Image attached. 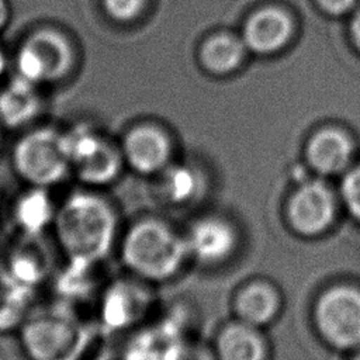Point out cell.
<instances>
[{"label": "cell", "instance_id": "1", "mask_svg": "<svg viewBox=\"0 0 360 360\" xmlns=\"http://www.w3.org/2000/svg\"><path fill=\"white\" fill-rule=\"evenodd\" d=\"M53 242L68 264L96 266L117 248L120 218L114 202L100 190L80 187L55 208Z\"/></svg>", "mask_w": 360, "mask_h": 360}, {"label": "cell", "instance_id": "2", "mask_svg": "<svg viewBox=\"0 0 360 360\" xmlns=\"http://www.w3.org/2000/svg\"><path fill=\"white\" fill-rule=\"evenodd\" d=\"M117 250L124 269L136 280L165 281L188 255L186 239L156 218H142L120 233Z\"/></svg>", "mask_w": 360, "mask_h": 360}, {"label": "cell", "instance_id": "3", "mask_svg": "<svg viewBox=\"0 0 360 360\" xmlns=\"http://www.w3.org/2000/svg\"><path fill=\"white\" fill-rule=\"evenodd\" d=\"M14 176L27 187L49 191L70 174V158L66 134L49 125L25 129L10 152Z\"/></svg>", "mask_w": 360, "mask_h": 360}, {"label": "cell", "instance_id": "4", "mask_svg": "<svg viewBox=\"0 0 360 360\" xmlns=\"http://www.w3.org/2000/svg\"><path fill=\"white\" fill-rule=\"evenodd\" d=\"M17 336L27 360H79L90 340L87 326L59 308L31 312Z\"/></svg>", "mask_w": 360, "mask_h": 360}, {"label": "cell", "instance_id": "5", "mask_svg": "<svg viewBox=\"0 0 360 360\" xmlns=\"http://www.w3.org/2000/svg\"><path fill=\"white\" fill-rule=\"evenodd\" d=\"M65 134L70 174L80 187L104 191L121 179L127 167L118 141L86 124L65 129Z\"/></svg>", "mask_w": 360, "mask_h": 360}, {"label": "cell", "instance_id": "6", "mask_svg": "<svg viewBox=\"0 0 360 360\" xmlns=\"http://www.w3.org/2000/svg\"><path fill=\"white\" fill-rule=\"evenodd\" d=\"M76 53L69 38L55 28L44 27L30 32L15 56V75L37 84H52L69 76Z\"/></svg>", "mask_w": 360, "mask_h": 360}, {"label": "cell", "instance_id": "7", "mask_svg": "<svg viewBox=\"0 0 360 360\" xmlns=\"http://www.w3.org/2000/svg\"><path fill=\"white\" fill-rule=\"evenodd\" d=\"M315 323L329 345L360 346V291L349 285L326 290L315 304Z\"/></svg>", "mask_w": 360, "mask_h": 360}, {"label": "cell", "instance_id": "8", "mask_svg": "<svg viewBox=\"0 0 360 360\" xmlns=\"http://www.w3.org/2000/svg\"><path fill=\"white\" fill-rule=\"evenodd\" d=\"M52 266L53 257L44 233H18L3 257L0 280L34 291L48 278Z\"/></svg>", "mask_w": 360, "mask_h": 360}, {"label": "cell", "instance_id": "9", "mask_svg": "<svg viewBox=\"0 0 360 360\" xmlns=\"http://www.w3.org/2000/svg\"><path fill=\"white\" fill-rule=\"evenodd\" d=\"M125 167L139 176H156L170 166L172 141L158 125L141 122L118 141Z\"/></svg>", "mask_w": 360, "mask_h": 360}, {"label": "cell", "instance_id": "10", "mask_svg": "<svg viewBox=\"0 0 360 360\" xmlns=\"http://www.w3.org/2000/svg\"><path fill=\"white\" fill-rule=\"evenodd\" d=\"M335 198L322 181H308L298 187L287 205L292 229L302 236H316L326 231L335 218Z\"/></svg>", "mask_w": 360, "mask_h": 360}, {"label": "cell", "instance_id": "11", "mask_svg": "<svg viewBox=\"0 0 360 360\" xmlns=\"http://www.w3.org/2000/svg\"><path fill=\"white\" fill-rule=\"evenodd\" d=\"M42 111L39 86L14 76L0 89V125L7 129H28Z\"/></svg>", "mask_w": 360, "mask_h": 360}, {"label": "cell", "instance_id": "12", "mask_svg": "<svg viewBox=\"0 0 360 360\" xmlns=\"http://www.w3.org/2000/svg\"><path fill=\"white\" fill-rule=\"evenodd\" d=\"M291 32L290 17L277 7H266L255 11L246 20L242 41L253 52L271 53L287 44Z\"/></svg>", "mask_w": 360, "mask_h": 360}, {"label": "cell", "instance_id": "13", "mask_svg": "<svg viewBox=\"0 0 360 360\" xmlns=\"http://www.w3.org/2000/svg\"><path fill=\"white\" fill-rule=\"evenodd\" d=\"M184 239L188 255H194L195 259L204 263H217L226 259L236 243L232 226L215 218L195 222Z\"/></svg>", "mask_w": 360, "mask_h": 360}, {"label": "cell", "instance_id": "14", "mask_svg": "<svg viewBox=\"0 0 360 360\" xmlns=\"http://www.w3.org/2000/svg\"><path fill=\"white\" fill-rule=\"evenodd\" d=\"M353 143L339 129H321L311 136L307 145V160L321 174H339L350 165Z\"/></svg>", "mask_w": 360, "mask_h": 360}, {"label": "cell", "instance_id": "15", "mask_svg": "<svg viewBox=\"0 0 360 360\" xmlns=\"http://www.w3.org/2000/svg\"><path fill=\"white\" fill-rule=\"evenodd\" d=\"M146 300L135 284L127 280L114 281L104 290L101 300V323L110 329H125L142 315Z\"/></svg>", "mask_w": 360, "mask_h": 360}, {"label": "cell", "instance_id": "16", "mask_svg": "<svg viewBox=\"0 0 360 360\" xmlns=\"http://www.w3.org/2000/svg\"><path fill=\"white\" fill-rule=\"evenodd\" d=\"M218 360H264V345L255 326L228 325L217 340Z\"/></svg>", "mask_w": 360, "mask_h": 360}, {"label": "cell", "instance_id": "17", "mask_svg": "<svg viewBox=\"0 0 360 360\" xmlns=\"http://www.w3.org/2000/svg\"><path fill=\"white\" fill-rule=\"evenodd\" d=\"M278 305L280 302L276 291L260 283L243 288L235 301L239 321L255 328L270 322L277 314Z\"/></svg>", "mask_w": 360, "mask_h": 360}, {"label": "cell", "instance_id": "18", "mask_svg": "<svg viewBox=\"0 0 360 360\" xmlns=\"http://www.w3.org/2000/svg\"><path fill=\"white\" fill-rule=\"evenodd\" d=\"M246 45L232 35H215L201 48L202 65L214 73H228L239 66L243 59Z\"/></svg>", "mask_w": 360, "mask_h": 360}, {"label": "cell", "instance_id": "19", "mask_svg": "<svg viewBox=\"0 0 360 360\" xmlns=\"http://www.w3.org/2000/svg\"><path fill=\"white\" fill-rule=\"evenodd\" d=\"M31 292L0 280V335L18 332L31 314Z\"/></svg>", "mask_w": 360, "mask_h": 360}, {"label": "cell", "instance_id": "20", "mask_svg": "<svg viewBox=\"0 0 360 360\" xmlns=\"http://www.w3.org/2000/svg\"><path fill=\"white\" fill-rule=\"evenodd\" d=\"M165 173V190L169 198L174 202H184L190 200L198 190V179L187 166H169Z\"/></svg>", "mask_w": 360, "mask_h": 360}, {"label": "cell", "instance_id": "21", "mask_svg": "<svg viewBox=\"0 0 360 360\" xmlns=\"http://www.w3.org/2000/svg\"><path fill=\"white\" fill-rule=\"evenodd\" d=\"M148 0H101L107 17L117 22H131L145 10Z\"/></svg>", "mask_w": 360, "mask_h": 360}, {"label": "cell", "instance_id": "22", "mask_svg": "<svg viewBox=\"0 0 360 360\" xmlns=\"http://www.w3.org/2000/svg\"><path fill=\"white\" fill-rule=\"evenodd\" d=\"M342 198L349 212L360 221V166L346 173L342 181Z\"/></svg>", "mask_w": 360, "mask_h": 360}, {"label": "cell", "instance_id": "23", "mask_svg": "<svg viewBox=\"0 0 360 360\" xmlns=\"http://www.w3.org/2000/svg\"><path fill=\"white\" fill-rule=\"evenodd\" d=\"M318 4L330 14H343L349 11L356 0H316Z\"/></svg>", "mask_w": 360, "mask_h": 360}, {"label": "cell", "instance_id": "24", "mask_svg": "<svg viewBox=\"0 0 360 360\" xmlns=\"http://www.w3.org/2000/svg\"><path fill=\"white\" fill-rule=\"evenodd\" d=\"M172 360H212V357L201 347H183L176 350Z\"/></svg>", "mask_w": 360, "mask_h": 360}, {"label": "cell", "instance_id": "25", "mask_svg": "<svg viewBox=\"0 0 360 360\" xmlns=\"http://www.w3.org/2000/svg\"><path fill=\"white\" fill-rule=\"evenodd\" d=\"M350 32H352V38L354 41V45L360 49V8L356 11V14L352 20Z\"/></svg>", "mask_w": 360, "mask_h": 360}, {"label": "cell", "instance_id": "26", "mask_svg": "<svg viewBox=\"0 0 360 360\" xmlns=\"http://www.w3.org/2000/svg\"><path fill=\"white\" fill-rule=\"evenodd\" d=\"M10 15H11V8L7 0H0V31H3L6 28V25L10 21Z\"/></svg>", "mask_w": 360, "mask_h": 360}, {"label": "cell", "instance_id": "27", "mask_svg": "<svg viewBox=\"0 0 360 360\" xmlns=\"http://www.w3.org/2000/svg\"><path fill=\"white\" fill-rule=\"evenodd\" d=\"M96 360H128L122 356H118L115 353H111V352H107V353H103L100 357H97Z\"/></svg>", "mask_w": 360, "mask_h": 360}, {"label": "cell", "instance_id": "28", "mask_svg": "<svg viewBox=\"0 0 360 360\" xmlns=\"http://www.w3.org/2000/svg\"><path fill=\"white\" fill-rule=\"evenodd\" d=\"M6 69H7V56H6L4 51H3V48L0 46V79L4 75Z\"/></svg>", "mask_w": 360, "mask_h": 360}, {"label": "cell", "instance_id": "29", "mask_svg": "<svg viewBox=\"0 0 360 360\" xmlns=\"http://www.w3.org/2000/svg\"><path fill=\"white\" fill-rule=\"evenodd\" d=\"M352 360H360V352H359V353H357Z\"/></svg>", "mask_w": 360, "mask_h": 360}]
</instances>
